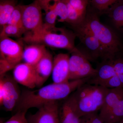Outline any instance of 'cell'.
I'll return each instance as SVG.
<instances>
[{
  "mask_svg": "<svg viewBox=\"0 0 123 123\" xmlns=\"http://www.w3.org/2000/svg\"><path fill=\"white\" fill-rule=\"evenodd\" d=\"M47 51L46 46L42 44H33L26 46L24 48L23 60L25 63L34 66Z\"/></svg>",
  "mask_w": 123,
  "mask_h": 123,
  "instance_id": "cell-16",
  "label": "cell"
},
{
  "mask_svg": "<svg viewBox=\"0 0 123 123\" xmlns=\"http://www.w3.org/2000/svg\"><path fill=\"white\" fill-rule=\"evenodd\" d=\"M45 23L43 26L47 29H52L56 28V22L57 17L52 4L51 5L50 8L45 12Z\"/></svg>",
  "mask_w": 123,
  "mask_h": 123,
  "instance_id": "cell-25",
  "label": "cell"
},
{
  "mask_svg": "<svg viewBox=\"0 0 123 123\" xmlns=\"http://www.w3.org/2000/svg\"><path fill=\"white\" fill-rule=\"evenodd\" d=\"M17 82L6 74L0 78V105L5 111H11L16 107L21 93Z\"/></svg>",
  "mask_w": 123,
  "mask_h": 123,
  "instance_id": "cell-8",
  "label": "cell"
},
{
  "mask_svg": "<svg viewBox=\"0 0 123 123\" xmlns=\"http://www.w3.org/2000/svg\"><path fill=\"white\" fill-rule=\"evenodd\" d=\"M23 50L21 44L11 38H0V76L6 74L21 63Z\"/></svg>",
  "mask_w": 123,
  "mask_h": 123,
  "instance_id": "cell-6",
  "label": "cell"
},
{
  "mask_svg": "<svg viewBox=\"0 0 123 123\" xmlns=\"http://www.w3.org/2000/svg\"><path fill=\"white\" fill-rule=\"evenodd\" d=\"M71 26L82 46L76 47L90 62L106 60L102 46L89 31L80 25Z\"/></svg>",
  "mask_w": 123,
  "mask_h": 123,
  "instance_id": "cell-5",
  "label": "cell"
},
{
  "mask_svg": "<svg viewBox=\"0 0 123 123\" xmlns=\"http://www.w3.org/2000/svg\"></svg>",
  "mask_w": 123,
  "mask_h": 123,
  "instance_id": "cell-33",
  "label": "cell"
},
{
  "mask_svg": "<svg viewBox=\"0 0 123 123\" xmlns=\"http://www.w3.org/2000/svg\"><path fill=\"white\" fill-rule=\"evenodd\" d=\"M98 85L109 89L123 88V75L117 74L109 79L100 82Z\"/></svg>",
  "mask_w": 123,
  "mask_h": 123,
  "instance_id": "cell-24",
  "label": "cell"
},
{
  "mask_svg": "<svg viewBox=\"0 0 123 123\" xmlns=\"http://www.w3.org/2000/svg\"><path fill=\"white\" fill-rule=\"evenodd\" d=\"M98 15L95 10L88 6L85 20L78 25L88 29L100 42L104 49L106 60H112L123 53V45L116 32L102 23Z\"/></svg>",
  "mask_w": 123,
  "mask_h": 123,
  "instance_id": "cell-2",
  "label": "cell"
},
{
  "mask_svg": "<svg viewBox=\"0 0 123 123\" xmlns=\"http://www.w3.org/2000/svg\"><path fill=\"white\" fill-rule=\"evenodd\" d=\"M59 107L58 102L43 105L34 114L26 117L28 123H60Z\"/></svg>",
  "mask_w": 123,
  "mask_h": 123,
  "instance_id": "cell-10",
  "label": "cell"
},
{
  "mask_svg": "<svg viewBox=\"0 0 123 123\" xmlns=\"http://www.w3.org/2000/svg\"><path fill=\"white\" fill-rule=\"evenodd\" d=\"M57 17L59 18V22H66L68 20V7L65 0L55 1L52 4Z\"/></svg>",
  "mask_w": 123,
  "mask_h": 123,
  "instance_id": "cell-22",
  "label": "cell"
},
{
  "mask_svg": "<svg viewBox=\"0 0 123 123\" xmlns=\"http://www.w3.org/2000/svg\"><path fill=\"white\" fill-rule=\"evenodd\" d=\"M76 37L74 31L65 28L56 27L48 30L43 25L40 30L36 33H26L23 40L27 43L66 49L70 52L76 47L75 45Z\"/></svg>",
  "mask_w": 123,
  "mask_h": 123,
  "instance_id": "cell-4",
  "label": "cell"
},
{
  "mask_svg": "<svg viewBox=\"0 0 123 123\" xmlns=\"http://www.w3.org/2000/svg\"><path fill=\"white\" fill-rule=\"evenodd\" d=\"M69 80L92 77L97 72L89 61L76 47L70 52Z\"/></svg>",
  "mask_w": 123,
  "mask_h": 123,
  "instance_id": "cell-7",
  "label": "cell"
},
{
  "mask_svg": "<svg viewBox=\"0 0 123 123\" xmlns=\"http://www.w3.org/2000/svg\"><path fill=\"white\" fill-rule=\"evenodd\" d=\"M123 99V88L110 89L106 95L99 115L102 120L113 107Z\"/></svg>",
  "mask_w": 123,
  "mask_h": 123,
  "instance_id": "cell-15",
  "label": "cell"
},
{
  "mask_svg": "<svg viewBox=\"0 0 123 123\" xmlns=\"http://www.w3.org/2000/svg\"><path fill=\"white\" fill-rule=\"evenodd\" d=\"M13 78L18 83L29 89L36 87V75L34 66L27 63H20L13 69Z\"/></svg>",
  "mask_w": 123,
  "mask_h": 123,
  "instance_id": "cell-12",
  "label": "cell"
},
{
  "mask_svg": "<svg viewBox=\"0 0 123 123\" xmlns=\"http://www.w3.org/2000/svg\"><path fill=\"white\" fill-rule=\"evenodd\" d=\"M17 0H0V25L2 27L8 24L15 7L18 5Z\"/></svg>",
  "mask_w": 123,
  "mask_h": 123,
  "instance_id": "cell-18",
  "label": "cell"
},
{
  "mask_svg": "<svg viewBox=\"0 0 123 123\" xmlns=\"http://www.w3.org/2000/svg\"><path fill=\"white\" fill-rule=\"evenodd\" d=\"M60 0H53V2H55V1H58Z\"/></svg>",
  "mask_w": 123,
  "mask_h": 123,
  "instance_id": "cell-32",
  "label": "cell"
},
{
  "mask_svg": "<svg viewBox=\"0 0 123 123\" xmlns=\"http://www.w3.org/2000/svg\"><path fill=\"white\" fill-rule=\"evenodd\" d=\"M90 78L69 81L62 84L53 82L36 90H23L16 107L17 111H27L33 108L38 109L49 103L64 100Z\"/></svg>",
  "mask_w": 123,
  "mask_h": 123,
  "instance_id": "cell-1",
  "label": "cell"
},
{
  "mask_svg": "<svg viewBox=\"0 0 123 123\" xmlns=\"http://www.w3.org/2000/svg\"><path fill=\"white\" fill-rule=\"evenodd\" d=\"M119 123H123V119L121 120V121H120Z\"/></svg>",
  "mask_w": 123,
  "mask_h": 123,
  "instance_id": "cell-31",
  "label": "cell"
},
{
  "mask_svg": "<svg viewBox=\"0 0 123 123\" xmlns=\"http://www.w3.org/2000/svg\"><path fill=\"white\" fill-rule=\"evenodd\" d=\"M26 111H18L16 113L4 123H28L26 117Z\"/></svg>",
  "mask_w": 123,
  "mask_h": 123,
  "instance_id": "cell-27",
  "label": "cell"
},
{
  "mask_svg": "<svg viewBox=\"0 0 123 123\" xmlns=\"http://www.w3.org/2000/svg\"><path fill=\"white\" fill-rule=\"evenodd\" d=\"M60 123H80L81 118L78 114L70 95L59 107Z\"/></svg>",
  "mask_w": 123,
  "mask_h": 123,
  "instance_id": "cell-14",
  "label": "cell"
},
{
  "mask_svg": "<svg viewBox=\"0 0 123 123\" xmlns=\"http://www.w3.org/2000/svg\"><path fill=\"white\" fill-rule=\"evenodd\" d=\"M80 123H104L98 112L88 114L82 117Z\"/></svg>",
  "mask_w": 123,
  "mask_h": 123,
  "instance_id": "cell-28",
  "label": "cell"
},
{
  "mask_svg": "<svg viewBox=\"0 0 123 123\" xmlns=\"http://www.w3.org/2000/svg\"><path fill=\"white\" fill-rule=\"evenodd\" d=\"M66 53H59L53 57L52 78L53 83L62 84L69 80V59Z\"/></svg>",
  "mask_w": 123,
  "mask_h": 123,
  "instance_id": "cell-11",
  "label": "cell"
},
{
  "mask_svg": "<svg viewBox=\"0 0 123 123\" xmlns=\"http://www.w3.org/2000/svg\"><path fill=\"white\" fill-rule=\"evenodd\" d=\"M24 5H18L15 7L7 24L23 26L22 18Z\"/></svg>",
  "mask_w": 123,
  "mask_h": 123,
  "instance_id": "cell-26",
  "label": "cell"
},
{
  "mask_svg": "<svg viewBox=\"0 0 123 123\" xmlns=\"http://www.w3.org/2000/svg\"><path fill=\"white\" fill-rule=\"evenodd\" d=\"M42 10L38 0L30 4L23 5L22 24L26 33H36L43 28L44 23L42 18Z\"/></svg>",
  "mask_w": 123,
  "mask_h": 123,
  "instance_id": "cell-9",
  "label": "cell"
},
{
  "mask_svg": "<svg viewBox=\"0 0 123 123\" xmlns=\"http://www.w3.org/2000/svg\"><path fill=\"white\" fill-rule=\"evenodd\" d=\"M117 1L123 5V0H118Z\"/></svg>",
  "mask_w": 123,
  "mask_h": 123,
  "instance_id": "cell-30",
  "label": "cell"
},
{
  "mask_svg": "<svg viewBox=\"0 0 123 123\" xmlns=\"http://www.w3.org/2000/svg\"><path fill=\"white\" fill-rule=\"evenodd\" d=\"M68 8L85 18L89 5V0H65Z\"/></svg>",
  "mask_w": 123,
  "mask_h": 123,
  "instance_id": "cell-21",
  "label": "cell"
},
{
  "mask_svg": "<svg viewBox=\"0 0 123 123\" xmlns=\"http://www.w3.org/2000/svg\"><path fill=\"white\" fill-rule=\"evenodd\" d=\"M105 13L109 17L114 29L123 34V5L117 1Z\"/></svg>",
  "mask_w": 123,
  "mask_h": 123,
  "instance_id": "cell-17",
  "label": "cell"
},
{
  "mask_svg": "<svg viewBox=\"0 0 123 123\" xmlns=\"http://www.w3.org/2000/svg\"><path fill=\"white\" fill-rule=\"evenodd\" d=\"M53 57L47 50L43 56L35 65L36 75V87L40 88L52 74Z\"/></svg>",
  "mask_w": 123,
  "mask_h": 123,
  "instance_id": "cell-13",
  "label": "cell"
},
{
  "mask_svg": "<svg viewBox=\"0 0 123 123\" xmlns=\"http://www.w3.org/2000/svg\"><path fill=\"white\" fill-rule=\"evenodd\" d=\"M123 118V99L102 119L104 123H119Z\"/></svg>",
  "mask_w": 123,
  "mask_h": 123,
  "instance_id": "cell-20",
  "label": "cell"
},
{
  "mask_svg": "<svg viewBox=\"0 0 123 123\" xmlns=\"http://www.w3.org/2000/svg\"><path fill=\"white\" fill-rule=\"evenodd\" d=\"M42 9L45 12H47L50 8L51 2L53 1V0H38Z\"/></svg>",
  "mask_w": 123,
  "mask_h": 123,
  "instance_id": "cell-29",
  "label": "cell"
},
{
  "mask_svg": "<svg viewBox=\"0 0 123 123\" xmlns=\"http://www.w3.org/2000/svg\"><path fill=\"white\" fill-rule=\"evenodd\" d=\"M26 33L22 26L7 24L2 27L0 33V38L15 37H20Z\"/></svg>",
  "mask_w": 123,
  "mask_h": 123,
  "instance_id": "cell-19",
  "label": "cell"
},
{
  "mask_svg": "<svg viewBox=\"0 0 123 123\" xmlns=\"http://www.w3.org/2000/svg\"><path fill=\"white\" fill-rule=\"evenodd\" d=\"M118 0H91L90 3L98 14L105 13L107 10Z\"/></svg>",
  "mask_w": 123,
  "mask_h": 123,
  "instance_id": "cell-23",
  "label": "cell"
},
{
  "mask_svg": "<svg viewBox=\"0 0 123 123\" xmlns=\"http://www.w3.org/2000/svg\"><path fill=\"white\" fill-rule=\"evenodd\" d=\"M109 89L99 85L87 83L78 87L70 96L79 116L81 117L100 111Z\"/></svg>",
  "mask_w": 123,
  "mask_h": 123,
  "instance_id": "cell-3",
  "label": "cell"
}]
</instances>
